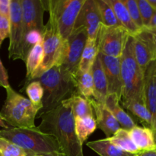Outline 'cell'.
Returning <instances> with one entry per match:
<instances>
[{"instance_id": "obj_37", "label": "cell", "mask_w": 156, "mask_h": 156, "mask_svg": "<svg viewBox=\"0 0 156 156\" xmlns=\"http://www.w3.org/2000/svg\"><path fill=\"white\" fill-rule=\"evenodd\" d=\"M137 156H156V148L154 149L147 151H143L138 154Z\"/></svg>"}, {"instance_id": "obj_9", "label": "cell", "mask_w": 156, "mask_h": 156, "mask_svg": "<svg viewBox=\"0 0 156 156\" xmlns=\"http://www.w3.org/2000/svg\"><path fill=\"white\" fill-rule=\"evenodd\" d=\"M10 34H9V59H21L24 41L22 8L21 0H11L10 2Z\"/></svg>"}, {"instance_id": "obj_24", "label": "cell", "mask_w": 156, "mask_h": 156, "mask_svg": "<svg viewBox=\"0 0 156 156\" xmlns=\"http://www.w3.org/2000/svg\"><path fill=\"white\" fill-rule=\"evenodd\" d=\"M44 58L43 41L35 45L27 55L26 59V82H30L37 70L40 68Z\"/></svg>"}, {"instance_id": "obj_33", "label": "cell", "mask_w": 156, "mask_h": 156, "mask_svg": "<svg viewBox=\"0 0 156 156\" xmlns=\"http://www.w3.org/2000/svg\"><path fill=\"white\" fill-rule=\"evenodd\" d=\"M123 4L126 5L129 15H130L131 18L135 23L136 25L140 29H144V25H143V20H142L141 15H140V9H139L137 0H122Z\"/></svg>"}, {"instance_id": "obj_5", "label": "cell", "mask_w": 156, "mask_h": 156, "mask_svg": "<svg viewBox=\"0 0 156 156\" xmlns=\"http://www.w3.org/2000/svg\"><path fill=\"white\" fill-rule=\"evenodd\" d=\"M120 68L123 81L121 101L143 95L145 72L140 68L136 59L132 36H129L120 57Z\"/></svg>"}, {"instance_id": "obj_15", "label": "cell", "mask_w": 156, "mask_h": 156, "mask_svg": "<svg viewBox=\"0 0 156 156\" xmlns=\"http://www.w3.org/2000/svg\"><path fill=\"white\" fill-rule=\"evenodd\" d=\"M90 101L95 116L97 126L103 131L106 138H110L122 128L121 126L105 105L98 103L94 98H90Z\"/></svg>"}, {"instance_id": "obj_25", "label": "cell", "mask_w": 156, "mask_h": 156, "mask_svg": "<svg viewBox=\"0 0 156 156\" xmlns=\"http://www.w3.org/2000/svg\"><path fill=\"white\" fill-rule=\"evenodd\" d=\"M98 47L97 39H89L88 38L85 49L81 57L80 63L79 66V71L82 73L91 72V68L98 55Z\"/></svg>"}, {"instance_id": "obj_22", "label": "cell", "mask_w": 156, "mask_h": 156, "mask_svg": "<svg viewBox=\"0 0 156 156\" xmlns=\"http://www.w3.org/2000/svg\"><path fill=\"white\" fill-rule=\"evenodd\" d=\"M87 146L100 156H137L129 153L113 144L108 138L87 143Z\"/></svg>"}, {"instance_id": "obj_20", "label": "cell", "mask_w": 156, "mask_h": 156, "mask_svg": "<svg viewBox=\"0 0 156 156\" xmlns=\"http://www.w3.org/2000/svg\"><path fill=\"white\" fill-rule=\"evenodd\" d=\"M132 140L141 152L156 148L154 132L151 128L136 126L129 130Z\"/></svg>"}, {"instance_id": "obj_11", "label": "cell", "mask_w": 156, "mask_h": 156, "mask_svg": "<svg viewBox=\"0 0 156 156\" xmlns=\"http://www.w3.org/2000/svg\"><path fill=\"white\" fill-rule=\"evenodd\" d=\"M133 37L134 54L140 68L146 72L149 64L156 59V41L148 28L140 30Z\"/></svg>"}, {"instance_id": "obj_31", "label": "cell", "mask_w": 156, "mask_h": 156, "mask_svg": "<svg viewBox=\"0 0 156 156\" xmlns=\"http://www.w3.org/2000/svg\"><path fill=\"white\" fill-rule=\"evenodd\" d=\"M0 156H31L15 143L0 137Z\"/></svg>"}, {"instance_id": "obj_18", "label": "cell", "mask_w": 156, "mask_h": 156, "mask_svg": "<svg viewBox=\"0 0 156 156\" xmlns=\"http://www.w3.org/2000/svg\"><path fill=\"white\" fill-rule=\"evenodd\" d=\"M120 100L116 94H110L105 101V106L112 113L123 129L129 131L136 126L133 119L121 108L120 105Z\"/></svg>"}, {"instance_id": "obj_30", "label": "cell", "mask_w": 156, "mask_h": 156, "mask_svg": "<svg viewBox=\"0 0 156 156\" xmlns=\"http://www.w3.org/2000/svg\"><path fill=\"white\" fill-rule=\"evenodd\" d=\"M26 93L28 99L37 106H43L44 98V88L41 82L37 80H34L29 82L26 87Z\"/></svg>"}, {"instance_id": "obj_39", "label": "cell", "mask_w": 156, "mask_h": 156, "mask_svg": "<svg viewBox=\"0 0 156 156\" xmlns=\"http://www.w3.org/2000/svg\"><path fill=\"white\" fill-rule=\"evenodd\" d=\"M1 128H3V129H9V126L2 120V119L0 117V130H1Z\"/></svg>"}, {"instance_id": "obj_2", "label": "cell", "mask_w": 156, "mask_h": 156, "mask_svg": "<svg viewBox=\"0 0 156 156\" xmlns=\"http://www.w3.org/2000/svg\"><path fill=\"white\" fill-rule=\"evenodd\" d=\"M0 137L15 143L31 156H65L53 136L36 128H13L0 130Z\"/></svg>"}, {"instance_id": "obj_23", "label": "cell", "mask_w": 156, "mask_h": 156, "mask_svg": "<svg viewBox=\"0 0 156 156\" xmlns=\"http://www.w3.org/2000/svg\"><path fill=\"white\" fill-rule=\"evenodd\" d=\"M109 2L114 9L116 16L120 24L127 30L130 36L137 34L141 30V29L137 27L133 22L123 1L122 0H109Z\"/></svg>"}, {"instance_id": "obj_8", "label": "cell", "mask_w": 156, "mask_h": 156, "mask_svg": "<svg viewBox=\"0 0 156 156\" xmlns=\"http://www.w3.org/2000/svg\"><path fill=\"white\" fill-rule=\"evenodd\" d=\"M129 36L123 26L107 27L101 24L97 37L98 52L106 56L120 58Z\"/></svg>"}, {"instance_id": "obj_36", "label": "cell", "mask_w": 156, "mask_h": 156, "mask_svg": "<svg viewBox=\"0 0 156 156\" xmlns=\"http://www.w3.org/2000/svg\"><path fill=\"white\" fill-rule=\"evenodd\" d=\"M11 0H0V14L6 17L10 16Z\"/></svg>"}, {"instance_id": "obj_42", "label": "cell", "mask_w": 156, "mask_h": 156, "mask_svg": "<svg viewBox=\"0 0 156 156\" xmlns=\"http://www.w3.org/2000/svg\"><path fill=\"white\" fill-rule=\"evenodd\" d=\"M154 136H155V145H156V130L154 131Z\"/></svg>"}, {"instance_id": "obj_6", "label": "cell", "mask_w": 156, "mask_h": 156, "mask_svg": "<svg viewBox=\"0 0 156 156\" xmlns=\"http://www.w3.org/2000/svg\"><path fill=\"white\" fill-rule=\"evenodd\" d=\"M86 0H47L44 1L46 11L57 27L63 40L67 41L74 30L76 20Z\"/></svg>"}, {"instance_id": "obj_19", "label": "cell", "mask_w": 156, "mask_h": 156, "mask_svg": "<svg viewBox=\"0 0 156 156\" xmlns=\"http://www.w3.org/2000/svg\"><path fill=\"white\" fill-rule=\"evenodd\" d=\"M121 103L126 109L130 111L133 114L136 116L143 122L147 123L149 126V128L152 129L153 118L146 103L144 94L139 97L131 98L121 101Z\"/></svg>"}, {"instance_id": "obj_1", "label": "cell", "mask_w": 156, "mask_h": 156, "mask_svg": "<svg viewBox=\"0 0 156 156\" xmlns=\"http://www.w3.org/2000/svg\"><path fill=\"white\" fill-rule=\"evenodd\" d=\"M38 117L41 120L38 129L57 140L65 156H84L82 145L76 132L75 117L69 107L62 103L53 111L41 113Z\"/></svg>"}, {"instance_id": "obj_38", "label": "cell", "mask_w": 156, "mask_h": 156, "mask_svg": "<svg viewBox=\"0 0 156 156\" xmlns=\"http://www.w3.org/2000/svg\"><path fill=\"white\" fill-rule=\"evenodd\" d=\"M149 29H154L156 28V10L155 11V14L153 15V18H152V21H151L150 24H149V27H148Z\"/></svg>"}, {"instance_id": "obj_28", "label": "cell", "mask_w": 156, "mask_h": 156, "mask_svg": "<svg viewBox=\"0 0 156 156\" xmlns=\"http://www.w3.org/2000/svg\"><path fill=\"white\" fill-rule=\"evenodd\" d=\"M108 139L113 144L126 152L136 155H138L141 152L131 139L129 131L126 129L120 128L112 136Z\"/></svg>"}, {"instance_id": "obj_40", "label": "cell", "mask_w": 156, "mask_h": 156, "mask_svg": "<svg viewBox=\"0 0 156 156\" xmlns=\"http://www.w3.org/2000/svg\"><path fill=\"white\" fill-rule=\"evenodd\" d=\"M149 2L151 5L152 6V8L156 10V0H149Z\"/></svg>"}, {"instance_id": "obj_21", "label": "cell", "mask_w": 156, "mask_h": 156, "mask_svg": "<svg viewBox=\"0 0 156 156\" xmlns=\"http://www.w3.org/2000/svg\"><path fill=\"white\" fill-rule=\"evenodd\" d=\"M62 103L65 104L71 108L75 118L85 117L88 116L94 117V111L90 99L85 98L80 94H73L72 97L63 101Z\"/></svg>"}, {"instance_id": "obj_29", "label": "cell", "mask_w": 156, "mask_h": 156, "mask_svg": "<svg viewBox=\"0 0 156 156\" xmlns=\"http://www.w3.org/2000/svg\"><path fill=\"white\" fill-rule=\"evenodd\" d=\"M101 17L102 24L107 27L122 26L117 19L109 0H96Z\"/></svg>"}, {"instance_id": "obj_17", "label": "cell", "mask_w": 156, "mask_h": 156, "mask_svg": "<svg viewBox=\"0 0 156 156\" xmlns=\"http://www.w3.org/2000/svg\"><path fill=\"white\" fill-rule=\"evenodd\" d=\"M91 74L94 86L93 98L98 103L105 105L108 95V81L99 55H98L96 60L94 61V65L91 68Z\"/></svg>"}, {"instance_id": "obj_12", "label": "cell", "mask_w": 156, "mask_h": 156, "mask_svg": "<svg viewBox=\"0 0 156 156\" xmlns=\"http://www.w3.org/2000/svg\"><path fill=\"white\" fill-rule=\"evenodd\" d=\"M22 8L23 24L24 37L26 34L34 30L44 32L43 17L46 11L45 5L42 0H21Z\"/></svg>"}, {"instance_id": "obj_26", "label": "cell", "mask_w": 156, "mask_h": 156, "mask_svg": "<svg viewBox=\"0 0 156 156\" xmlns=\"http://www.w3.org/2000/svg\"><path fill=\"white\" fill-rule=\"evenodd\" d=\"M78 94L85 98H93L94 92V81L91 72L82 73L79 71L73 78Z\"/></svg>"}, {"instance_id": "obj_32", "label": "cell", "mask_w": 156, "mask_h": 156, "mask_svg": "<svg viewBox=\"0 0 156 156\" xmlns=\"http://www.w3.org/2000/svg\"><path fill=\"white\" fill-rule=\"evenodd\" d=\"M137 3L140 9L143 25L145 28H148L152 21L155 10L150 5L149 0H137Z\"/></svg>"}, {"instance_id": "obj_3", "label": "cell", "mask_w": 156, "mask_h": 156, "mask_svg": "<svg viewBox=\"0 0 156 156\" xmlns=\"http://www.w3.org/2000/svg\"><path fill=\"white\" fill-rule=\"evenodd\" d=\"M34 80L39 81L44 88L41 113L56 109L63 101L78 94L73 77L61 66L53 67Z\"/></svg>"}, {"instance_id": "obj_10", "label": "cell", "mask_w": 156, "mask_h": 156, "mask_svg": "<svg viewBox=\"0 0 156 156\" xmlns=\"http://www.w3.org/2000/svg\"><path fill=\"white\" fill-rule=\"evenodd\" d=\"M88 31L83 26L75 27L67 40V47L62 67L74 78L79 72V63L82 53L88 40Z\"/></svg>"}, {"instance_id": "obj_14", "label": "cell", "mask_w": 156, "mask_h": 156, "mask_svg": "<svg viewBox=\"0 0 156 156\" xmlns=\"http://www.w3.org/2000/svg\"><path fill=\"white\" fill-rule=\"evenodd\" d=\"M108 81V94H114L121 101L123 94V81L120 68V58L98 53Z\"/></svg>"}, {"instance_id": "obj_44", "label": "cell", "mask_w": 156, "mask_h": 156, "mask_svg": "<svg viewBox=\"0 0 156 156\" xmlns=\"http://www.w3.org/2000/svg\"><path fill=\"white\" fill-rule=\"evenodd\" d=\"M155 65H156V59H155Z\"/></svg>"}, {"instance_id": "obj_16", "label": "cell", "mask_w": 156, "mask_h": 156, "mask_svg": "<svg viewBox=\"0 0 156 156\" xmlns=\"http://www.w3.org/2000/svg\"><path fill=\"white\" fill-rule=\"evenodd\" d=\"M145 100L153 118V132L156 130V65L155 60L151 62L145 72L144 88Z\"/></svg>"}, {"instance_id": "obj_4", "label": "cell", "mask_w": 156, "mask_h": 156, "mask_svg": "<svg viewBox=\"0 0 156 156\" xmlns=\"http://www.w3.org/2000/svg\"><path fill=\"white\" fill-rule=\"evenodd\" d=\"M6 98L0 117L13 128H36L35 118L43 106L34 105L11 86L6 88Z\"/></svg>"}, {"instance_id": "obj_41", "label": "cell", "mask_w": 156, "mask_h": 156, "mask_svg": "<svg viewBox=\"0 0 156 156\" xmlns=\"http://www.w3.org/2000/svg\"><path fill=\"white\" fill-rule=\"evenodd\" d=\"M148 29H149V30H150L151 32H152V34H153L154 37H155V41H156V28H154V29L148 28Z\"/></svg>"}, {"instance_id": "obj_34", "label": "cell", "mask_w": 156, "mask_h": 156, "mask_svg": "<svg viewBox=\"0 0 156 156\" xmlns=\"http://www.w3.org/2000/svg\"><path fill=\"white\" fill-rule=\"evenodd\" d=\"M10 19L9 17L0 14V46L5 38L9 37Z\"/></svg>"}, {"instance_id": "obj_43", "label": "cell", "mask_w": 156, "mask_h": 156, "mask_svg": "<svg viewBox=\"0 0 156 156\" xmlns=\"http://www.w3.org/2000/svg\"><path fill=\"white\" fill-rule=\"evenodd\" d=\"M34 156H46V155H34Z\"/></svg>"}, {"instance_id": "obj_7", "label": "cell", "mask_w": 156, "mask_h": 156, "mask_svg": "<svg viewBox=\"0 0 156 156\" xmlns=\"http://www.w3.org/2000/svg\"><path fill=\"white\" fill-rule=\"evenodd\" d=\"M44 58L31 81L37 79L54 66H61L63 62L67 47V41L63 40L53 21L49 18L43 33ZM30 81V82H31Z\"/></svg>"}, {"instance_id": "obj_13", "label": "cell", "mask_w": 156, "mask_h": 156, "mask_svg": "<svg viewBox=\"0 0 156 156\" xmlns=\"http://www.w3.org/2000/svg\"><path fill=\"white\" fill-rule=\"evenodd\" d=\"M101 24V17L96 0H86L78 16L75 27H85L88 38L94 40L97 39Z\"/></svg>"}, {"instance_id": "obj_27", "label": "cell", "mask_w": 156, "mask_h": 156, "mask_svg": "<svg viewBox=\"0 0 156 156\" xmlns=\"http://www.w3.org/2000/svg\"><path fill=\"white\" fill-rule=\"evenodd\" d=\"M75 124L76 134L82 146L98 127L95 117L92 116L75 118Z\"/></svg>"}, {"instance_id": "obj_35", "label": "cell", "mask_w": 156, "mask_h": 156, "mask_svg": "<svg viewBox=\"0 0 156 156\" xmlns=\"http://www.w3.org/2000/svg\"><path fill=\"white\" fill-rule=\"evenodd\" d=\"M0 86L3 87L6 89L10 86L9 82V76L8 73L6 71L5 68L3 66L1 59H0Z\"/></svg>"}]
</instances>
